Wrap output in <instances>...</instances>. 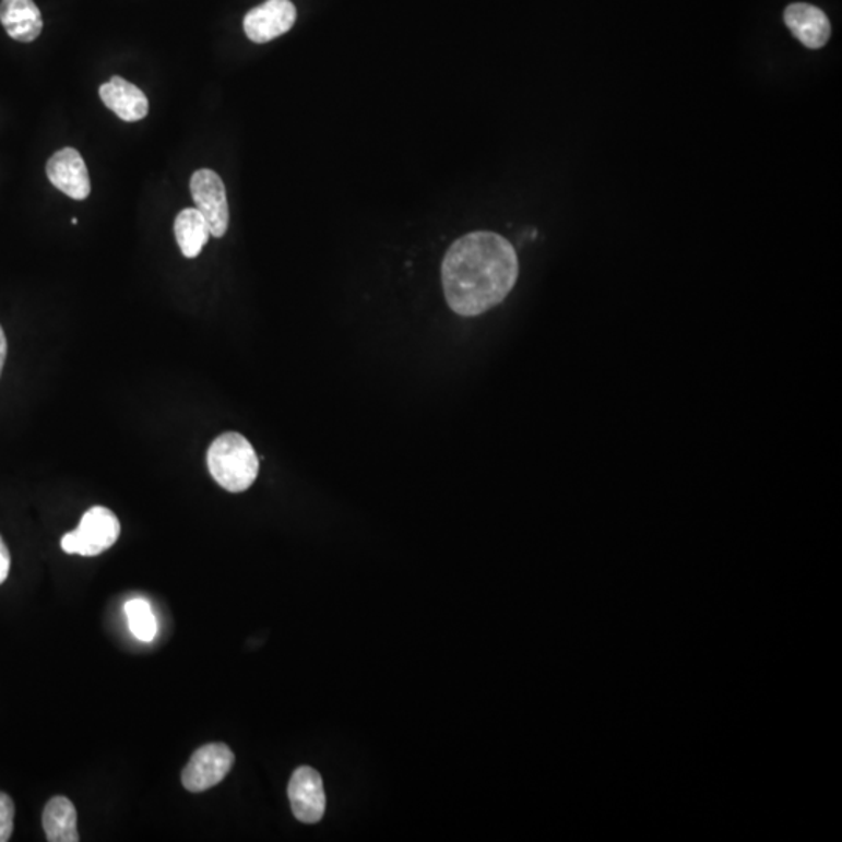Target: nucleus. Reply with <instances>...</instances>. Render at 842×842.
I'll list each match as a JSON object with an SVG mask.
<instances>
[{
    "label": "nucleus",
    "instance_id": "11",
    "mask_svg": "<svg viewBox=\"0 0 842 842\" xmlns=\"http://www.w3.org/2000/svg\"><path fill=\"white\" fill-rule=\"evenodd\" d=\"M0 22L14 41H35L43 32L41 11L33 0H0Z\"/></svg>",
    "mask_w": 842,
    "mask_h": 842
},
{
    "label": "nucleus",
    "instance_id": "8",
    "mask_svg": "<svg viewBox=\"0 0 842 842\" xmlns=\"http://www.w3.org/2000/svg\"><path fill=\"white\" fill-rule=\"evenodd\" d=\"M47 177L55 188L74 200H85L91 194V180L85 159L75 149L66 147L50 156Z\"/></svg>",
    "mask_w": 842,
    "mask_h": 842
},
{
    "label": "nucleus",
    "instance_id": "10",
    "mask_svg": "<svg viewBox=\"0 0 842 842\" xmlns=\"http://www.w3.org/2000/svg\"><path fill=\"white\" fill-rule=\"evenodd\" d=\"M98 94L105 107L126 122H138L149 115V98L140 87L127 82L122 76H112L100 86Z\"/></svg>",
    "mask_w": 842,
    "mask_h": 842
},
{
    "label": "nucleus",
    "instance_id": "17",
    "mask_svg": "<svg viewBox=\"0 0 842 842\" xmlns=\"http://www.w3.org/2000/svg\"><path fill=\"white\" fill-rule=\"evenodd\" d=\"M7 359V337L3 333L2 327H0V377H2L3 366H5Z\"/></svg>",
    "mask_w": 842,
    "mask_h": 842
},
{
    "label": "nucleus",
    "instance_id": "2",
    "mask_svg": "<svg viewBox=\"0 0 842 842\" xmlns=\"http://www.w3.org/2000/svg\"><path fill=\"white\" fill-rule=\"evenodd\" d=\"M206 464L218 486L232 494L249 490L260 475V458L239 432L218 436L207 450Z\"/></svg>",
    "mask_w": 842,
    "mask_h": 842
},
{
    "label": "nucleus",
    "instance_id": "3",
    "mask_svg": "<svg viewBox=\"0 0 842 842\" xmlns=\"http://www.w3.org/2000/svg\"><path fill=\"white\" fill-rule=\"evenodd\" d=\"M120 535V523L115 512L102 506L91 508L80 520L79 527L61 538V548L68 554L94 557L107 552Z\"/></svg>",
    "mask_w": 842,
    "mask_h": 842
},
{
    "label": "nucleus",
    "instance_id": "14",
    "mask_svg": "<svg viewBox=\"0 0 842 842\" xmlns=\"http://www.w3.org/2000/svg\"><path fill=\"white\" fill-rule=\"evenodd\" d=\"M126 615L129 618L131 633L141 641H153L158 633V622L153 615L151 604L142 597L131 600L126 604Z\"/></svg>",
    "mask_w": 842,
    "mask_h": 842
},
{
    "label": "nucleus",
    "instance_id": "16",
    "mask_svg": "<svg viewBox=\"0 0 842 842\" xmlns=\"http://www.w3.org/2000/svg\"><path fill=\"white\" fill-rule=\"evenodd\" d=\"M10 564L9 548H7L5 543H3L2 537H0V583L5 582L7 578H9Z\"/></svg>",
    "mask_w": 842,
    "mask_h": 842
},
{
    "label": "nucleus",
    "instance_id": "5",
    "mask_svg": "<svg viewBox=\"0 0 842 842\" xmlns=\"http://www.w3.org/2000/svg\"><path fill=\"white\" fill-rule=\"evenodd\" d=\"M191 194L197 210L210 225L211 236L224 238L229 225L227 189L218 174L200 169L192 175Z\"/></svg>",
    "mask_w": 842,
    "mask_h": 842
},
{
    "label": "nucleus",
    "instance_id": "13",
    "mask_svg": "<svg viewBox=\"0 0 842 842\" xmlns=\"http://www.w3.org/2000/svg\"><path fill=\"white\" fill-rule=\"evenodd\" d=\"M174 229L178 247L189 260L202 253L211 236L210 225L197 207L181 211L175 218Z\"/></svg>",
    "mask_w": 842,
    "mask_h": 842
},
{
    "label": "nucleus",
    "instance_id": "7",
    "mask_svg": "<svg viewBox=\"0 0 842 842\" xmlns=\"http://www.w3.org/2000/svg\"><path fill=\"white\" fill-rule=\"evenodd\" d=\"M292 813L295 818L305 823L322 821L327 810V796H324L323 780L313 768L301 767L292 774L289 782Z\"/></svg>",
    "mask_w": 842,
    "mask_h": 842
},
{
    "label": "nucleus",
    "instance_id": "15",
    "mask_svg": "<svg viewBox=\"0 0 842 842\" xmlns=\"http://www.w3.org/2000/svg\"><path fill=\"white\" fill-rule=\"evenodd\" d=\"M14 827V804L5 793H0V842L10 841Z\"/></svg>",
    "mask_w": 842,
    "mask_h": 842
},
{
    "label": "nucleus",
    "instance_id": "12",
    "mask_svg": "<svg viewBox=\"0 0 842 842\" xmlns=\"http://www.w3.org/2000/svg\"><path fill=\"white\" fill-rule=\"evenodd\" d=\"M43 827L47 841L79 842L76 810L68 797L57 796L49 801L43 811Z\"/></svg>",
    "mask_w": 842,
    "mask_h": 842
},
{
    "label": "nucleus",
    "instance_id": "4",
    "mask_svg": "<svg viewBox=\"0 0 842 842\" xmlns=\"http://www.w3.org/2000/svg\"><path fill=\"white\" fill-rule=\"evenodd\" d=\"M235 764V754L224 743H211L195 750L186 764L181 782L191 793H203L218 785Z\"/></svg>",
    "mask_w": 842,
    "mask_h": 842
},
{
    "label": "nucleus",
    "instance_id": "9",
    "mask_svg": "<svg viewBox=\"0 0 842 842\" xmlns=\"http://www.w3.org/2000/svg\"><path fill=\"white\" fill-rule=\"evenodd\" d=\"M785 24L808 49H821L832 35V25L822 10L810 3H793L785 10Z\"/></svg>",
    "mask_w": 842,
    "mask_h": 842
},
{
    "label": "nucleus",
    "instance_id": "6",
    "mask_svg": "<svg viewBox=\"0 0 842 842\" xmlns=\"http://www.w3.org/2000/svg\"><path fill=\"white\" fill-rule=\"evenodd\" d=\"M295 21L297 10L290 0H268L247 13L244 31L250 41L264 44L289 32Z\"/></svg>",
    "mask_w": 842,
    "mask_h": 842
},
{
    "label": "nucleus",
    "instance_id": "1",
    "mask_svg": "<svg viewBox=\"0 0 842 842\" xmlns=\"http://www.w3.org/2000/svg\"><path fill=\"white\" fill-rule=\"evenodd\" d=\"M519 275V257L508 239L491 232L470 233L444 254V298L459 316H481L506 300Z\"/></svg>",
    "mask_w": 842,
    "mask_h": 842
}]
</instances>
